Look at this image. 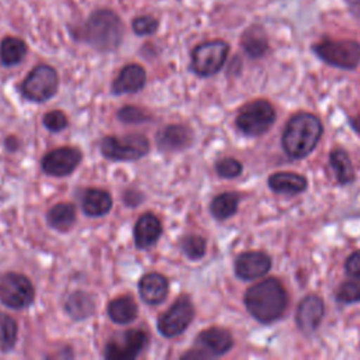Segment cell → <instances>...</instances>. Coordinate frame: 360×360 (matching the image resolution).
I'll return each instance as SVG.
<instances>
[{
    "mask_svg": "<svg viewBox=\"0 0 360 360\" xmlns=\"http://www.w3.org/2000/svg\"><path fill=\"white\" fill-rule=\"evenodd\" d=\"M287 304L285 288L274 277L256 283L245 294L246 309L262 323H270L281 318Z\"/></svg>",
    "mask_w": 360,
    "mask_h": 360,
    "instance_id": "1",
    "label": "cell"
},
{
    "mask_svg": "<svg viewBox=\"0 0 360 360\" xmlns=\"http://www.w3.org/2000/svg\"><path fill=\"white\" fill-rule=\"evenodd\" d=\"M322 124L309 112H298L290 118L283 132V148L294 159L308 156L318 145L322 135Z\"/></svg>",
    "mask_w": 360,
    "mask_h": 360,
    "instance_id": "2",
    "label": "cell"
},
{
    "mask_svg": "<svg viewBox=\"0 0 360 360\" xmlns=\"http://www.w3.org/2000/svg\"><path fill=\"white\" fill-rule=\"evenodd\" d=\"M124 25L120 17L110 10L94 11L83 27V39L97 51L108 52L120 46Z\"/></svg>",
    "mask_w": 360,
    "mask_h": 360,
    "instance_id": "3",
    "label": "cell"
},
{
    "mask_svg": "<svg viewBox=\"0 0 360 360\" xmlns=\"http://www.w3.org/2000/svg\"><path fill=\"white\" fill-rule=\"evenodd\" d=\"M319 59L340 69H354L360 63V44L353 39H323L314 45Z\"/></svg>",
    "mask_w": 360,
    "mask_h": 360,
    "instance_id": "4",
    "label": "cell"
},
{
    "mask_svg": "<svg viewBox=\"0 0 360 360\" xmlns=\"http://www.w3.org/2000/svg\"><path fill=\"white\" fill-rule=\"evenodd\" d=\"M276 112L267 100H255L239 111L236 117V127L245 135H263L274 122Z\"/></svg>",
    "mask_w": 360,
    "mask_h": 360,
    "instance_id": "5",
    "label": "cell"
},
{
    "mask_svg": "<svg viewBox=\"0 0 360 360\" xmlns=\"http://www.w3.org/2000/svg\"><path fill=\"white\" fill-rule=\"evenodd\" d=\"M101 153L111 160H136L149 150V141L141 134H131L122 138L105 136L100 143Z\"/></svg>",
    "mask_w": 360,
    "mask_h": 360,
    "instance_id": "6",
    "label": "cell"
},
{
    "mask_svg": "<svg viewBox=\"0 0 360 360\" xmlns=\"http://www.w3.org/2000/svg\"><path fill=\"white\" fill-rule=\"evenodd\" d=\"M229 46L225 41L215 39L200 44L193 51L191 68L200 76L215 75L225 63Z\"/></svg>",
    "mask_w": 360,
    "mask_h": 360,
    "instance_id": "7",
    "label": "cell"
},
{
    "mask_svg": "<svg viewBox=\"0 0 360 360\" xmlns=\"http://www.w3.org/2000/svg\"><path fill=\"white\" fill-rule=\"evenodd\" d=\"M22 94L37 103L51 98L58 89V73L48 65L35 66L22 82Z\"/></svg>",
    "mask_w": 360,
    "mask_h": 360,
    "instance_id": "8",
    "label": "cell"
},
{
    "mask_svg": "<svg viewBox=\"0 0 360 360\" xmlns=\"http://www.w3.org/2000/svg\"><path fill=\"white\" fill-rule=\"evenodd\" d=\"M0 300L10 308H25L34 300V287L25 276L6 273L0 277Z\"/></svg>",
    "mask_w": 360,
    "mask_h": 360,
    "instance_id": "9",
    "label": "cell"
},
{
    "mask_svg": "<svg viewBox=\"0 0 360 360\" xmlns=\"http://www.w3.org/2000/svg\"><path fill=\"white\" fill-rule=\"evenodd\" d=\"M194 316V307L187 295L179 297L174 304L158 321L159 332L166 338L183 333Z\"/></svg>",
    "mask_w": 360,
    "mask_h": 360,
    "instance_id": "10",
    "label": "cell"
},
{
    "mask_svg": "<svg viewBox=\"0 0 360 360\" xmlns=\"http://www.w3.org/2000/svg\"><path fill=\"white\" fill-rule=\"evenodd\" d=\"M146 335L139 329L115 333L105 345L104 356L110 360H129L136 357L146 346Z\"/></svg>",
    "mask_w": 360,
    "mask_h": 360,
    "instance_id": "11",
    "label": "cell"
},
{
    "mask_svg": "<svg viewBox=\"0 0 360 360\" xmlns=\"http://www.w3.org/2000/svg\"><path fill=\"white\" fill-rule=\"evenodd\" d=\"M82 160L80 150L75 148H58L46 153L42 159V170L51 176H66L72 173Z\"/></svg>",
    "mask_w": 360,
    "mask_h": 360,
    "instance_id": "12",
    "label": "cell"
},
{
    "mask_svg": "<svg viewBox=\"0 0 360 360\" xmlns=\"http://www.w3.org/2000/svg\"><path fill=\"white\" fill-rule=\"evenodd\" d=\"M271 267V259L260 250L240 253L235 260V273L242 280H255L264 276Z\"/></svg>",
    "mask_w": 360,
    "mask_h": 360,
    "instance_id": "13",
    "label": "cell"
},
{
    "mask_svg": "<svg viewBox=\"0 0 360 360\" xmlns=\"http://www.w3.org/2000/svg\"><path fill=\"white\" fill-rule=\"evenodd\" d=\"M325 314V305L321 297L309 294L304 297L297 308V325L304 333H312L318 329Z\"/></svg>",
    "mask_w": 360,
    "mask_h": 360,
    "instance_id": "14",
    "label": "cell"
},
{
    "mask_svg": "<svg viewBox=\"0 0 360 360\" xmlns=\"http://www.w3.org/2000/svg\"><path fill=\"white\" fill-rule=\"evenodd\" d=\"M197 342L201 346V350L207 352L208 356L225 354L233 346L232 335L226 329L217 326L202 330L197 336Z\"/></svg>",
    "mask_w": 360,
    "mask_h": 360,
    "instance_id": "15",
    "label": "cell"
},
{
    "mask_svg": "<svg viewBox=\"0 0 360 360\" xmlns=\"http://www.w3.org/2000/svg\"><path fill=\"white\" fill-rule=\"evenodd\" d=\"M156 141L163 150H180L191 143L193 132L186 125L173 124L160 129Z\"/></svg>",
    "mask_w": 360,
    "mask_h": 360,
    "instance_id": "16",
    "label": "cell"
},
{
    "mask_svg": "<svg viewBox=\"0 0 360 360\" xmlns=\"http://www.w3.org/2000/svg\"><path fill=\"white\" fill-rule=\"evenodd\" d=\"M145 80H146V73L141 65H136V63L127 65L121 69L120 75L114 80L112 91L115 94L135 93L143 87Z\"/></svg>",
    "mask_w": 360,
    "mask_h": 360,
    "instance_id": "17",
    "label": "cell"
},
{
    "mask_svg": "<svg viewBox=\"0 0 360 360\" xmlns=\"http://www.w3.org/2000/svg\"><path fill=\"white\" fill-rule=\"evenodd\" d=\"M167 290V280L159 273H148L139 280V294L149 305L160 304L166 298Z\"/></svg>",
    "mask_w": 360,
    "mask_h": 360,
    "instance_id": "18",
    "label": "cell"
},
{
    "mask_svg": "<svg viewBox=\"0 0 360 360\" xmlns=\"http://www.w3.org/2000/svg\"><path fill=\"white\" fill-rule=\"evenodd\" d=\"M160 233H162V225L159 218L152 212H146L135 224V228H134L135 245L139 249H146L159 239Z\"/></svg>",
    "mask_w": 360,
    "mask_h": 360,
    "instance_id": "19",
    "label": "cell"
},
{
    "mask_svg": "<svg viewBox=\"0 0 360 360\" xmlns=\"http://www.w3.org/2000/svg\"><path fill=\"white\" fill-rule=\"evenodd\" d=\"M269 186L276 193L294 195L305 191L308 183L301 174L292 172H277L269 177Z\"/></svg>",
    "mask_w": 360,
    "mask_h": 360,
    "instance_id": "20",
    "label": "cell"
},
{
    "mask_svg": "<svg viewBox=\"0 0 360 360\" xmlns=\"http://www.w3.org/2000/svg\"><path fill=\"white\" fill-rule=\"evenodd\" d=\"M112 205L108 191L101 188H89L83 195V211L90 217L105 215Z\"/></svg>",
    "mask_w": 360,
    "mask_h": 360,
    "instance_id": "21",
    "label": "cell"
},
{
    "mask_svg": "<svg viewBox=\"0 0 360 360\" xmlns=\"http://www.w3.org/2000/svg\"><path fill=\"white\" fill-rule=\"evenodd\" d=\"M243 51L250 56V58H260L264 55V52L269 48V41L264 30L259 25L249 27L240 39Z\"/></svg>",
    "mask_w": 360,
    "mask_h": 360,
    "instance_id": "22",
    "label": "cell"
},
{
    "mask_svg": "<svg viewBox=\"0 0 360 360\" xmlns=\"http://www.w3.org/2000/svg\"><path fill=\"white\" fill-rule=\"evenodd\" d=\"M329 163L336 174L339 184H349L354 180V169L349 153L342 148H335L329 155Z\"/></svg>",
    "mask_w": 360,
    "mask_h": 360,
    "instance_id": "23",
    "label": "cell"
},
{
    "mask_svg": "<svg viewBox=\"0 0 360 360\" xmlns=\"http://www.w3.org/2000/svg\"><path fill=\"white\" fill-rule=\"evenodd\" d=\"M65 308L73 319H84L94 312L96 305L90 294L83 291H76L68 297Z\"/></svg>",
    "mask_w": 360,
    "mask_h": 360,
    "instance_id": "24",
    "label": "cell"
},
{
    "mask_svg": "<svg viewBox=\"0 0 360 360\" xmlns=\"http://www.w3.org/2000/svg\"><path fill=\"white\" fill-rule=\"evenodd\" d=\"M108 316L115 323H129L136 318V304L131 297H118L108 304Z\"/></svg>",
    "mask_w": 360,
    "mask_h": 360,
    "instance_id": "25",
    "label": "cell"
},
{
    "mask_svg": "<svg viewBox=\"0 0 360 360\" xmlns=\"http://www.w3.org/2000/svg\"><path fill=\"white\" fill-rule=\"evenodd\" d=\"M76 219L75 205L70 202H59L53 205L48 212V222L51 226L59 231L69 229Z\"/></svg>",
    "mask_w": 360,
    "mask_h": 360,
    "instance_id": "26",
    "label": "cell"
},
{
    "mask_svg": "<svg viewBox=\"0 0 360 360\" xmlns=\"http://www.w3.org/2000/svg\"><path fill=\"white\" fill-rule=\"evenodd\" d=\"M238 202H239V195L236 193L228 191V193L218 194L212 200L210 210L217 219H226L236 212Z\"/></svg>",
    "mask_w": 360,
    "mask_h": 360,
    "instance_id": "27",
    "label": "cell"
},
{
    "mask_svg": "<svg viewBox=\"0 0 360 360\" xmlns=\"http://www.w3.org/2000/svg\"><path fill=\"white\" fill-rule=\"evenodd\" d=\"M27 53V45L22 39L7 37L1 42V59L7 66L17 65Z\"/></svg>",
    "mask_w": 360,
    "mask_h": 360,
    "instance_id": "28",
    "label": "cell"
},
{
    "mask_svg": "<svg viewBox=\"0 0 360 360\" xmlns=\"http://www.w3.org/2000/svg\"><path fill=\"white\" fill-rule=\"evenodd\" d=\"M17 323L15 321L7 315L0 312V349L10 350L17 340Z\"/></svg>",
    "mask_w": 360,
    "mask_h": 360,
    "instance_id": "29",
    "label": "cell"
},
{
    "mask_svg": "<svg viewBox=\"0 0 360 360\" xmlns=\"http://www.w3.org/2000/svg\"><path fill=\"white\" fill-rule=\"evenodd\" d=\"M180 248L188 259L197 260L205 253V239L198 235H187L181 239Z\"/></svg>",
    "mask_w": 360,
    "mask_h": 360,
    "instance_id": "30",
    "label": "cell"
},
{
    "mask_svg": "<svg viewBox=\"0 0 360 360\" xmlns=\"http://www.w3.org/2000/svg\"><path fill=\"white\" fill-rule=\"evenodd\" d=\"M336 300L343 304L359 302L360 301V284L350 278L347 281H343L336 290Z\"/></svg>",
    "mask_w": 360,
    "mask_h": 360,
    "instance_id": "31",
    "label": "cell"
},
{
    "mask_svg": "<svg viewBox=\"0 0 360 360\" xmlns=\"http://www.w3.org/2000/svg\"><path fill=\"white\" fill-rule=\"evenodd\" d=\"M215 170L221 177L233 179L242 173V165L239 160L233 158H222L217 162Z\"/></svg>",
    "mask_w": 360,
    "mask_h": 360,
    "instance_id": "32",
    "label": "cell"
},
{
    "mask_svg": "<svg viewBox=\"0 0 360 360\" xmlns=\"http://www.w3.org/2000/svg\"><path fill=\"white\" fill-rule=\"evenodd\" d=\"M118 118L124 122H143V121H148L150 120V115L139 108V107H134V105H127V107H122L120 111H118Z\"/></svg>",
    "mask_w": 360,
    "mask_h": 360,
    "instance_id": "33",
    "label": "cell"
},
{
    "mask_svg": "<svg viewBox=\"0 0 360 360\" xmlns=\"http://www.w3.org/2000/svg\"><path fill=\"white\" fill-rule=\"evenodd\" d=\"M132 28L138 35H149L156 31L158 20L150 15H141L132 21Z\"/></svg>",
    "mask_w": 360,
    "mask_h": 360,
    "instance_id": "34",
    "label": "cell"
},
{
    "mask_svg": "<svg viewBox=\"0 0 360 360\" xmlns=\"http://www.w3.org/2000/svg\"><path fill=\"white\" fill-rule=\"evenodd\" d=\"M68 124V120H66V115L59 111V110H53V111H49L44 115V125L52 131V132H58V131H62Z\"/></svg>",
    "mask_w": 360,
    "mask_h": 360,
    "instance_id": "35",
    "label": "cell"
},
{
    "mask_svg": "<svg viewBox=\"0 0 360 360\" xmlns=\"http://www.w3.org/2000/svg\"><path fill=\"white\" fill-rule=\"evenodd\" d=\"M345 270H346V274L349 276L350 280H353V281L360 284V250L359 252H353L346 259Z\"/></svg>",
    "mask_w": 360,
    "mask_h": 360,
    "instance_id": "36",
    "label": "cell"
},
{
    "mask_svg": "<svg viewBox=\"0 0 360 360\" xmlns=\"http://www.w3.org/2000/svg\"><path fill=\"white\" fill-rule=\"evenodd\" d=\"M347 6L353 15L360 17V0H347Z\"/></svg>",
    "mask_w": 360,
    "mask_h": 360,
    "instance_id": "37",
    "label": "cell"
},
{
    "mask_svg": "<svg viewBox=\"0 0 360 360\" xmlns=\"http://www.w3.org/2000/svg\"><path fill=\"white\" fill-rule=\"evenodd\" d=\"M350 125H352V128L360 135V114H357L356 117H352V118H350Z\"/></svg>",
    "mask_w": 360,
    "mask_h": 360,
    "instance_id": "38",
    "label": "cell"
}]
</instances>
